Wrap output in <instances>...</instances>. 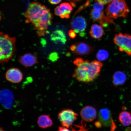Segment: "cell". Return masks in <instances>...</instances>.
Returning a JSON list of instances; mask_svg holds the SVG:
<instances>
[{"label":"cell","instance_id":"cell-30","mask_svg":"<svg viewBox=\"0 0 131 131\" xmlns=\"http://www.w3.org/2000/svg\"><path fill=\"white\" fill-rule=\"evenodd\" d=\"M1 131H5L4 130H3V129L2 128H1Z\"/></svg>","mask_w":131,"mask_h":131},{"label":"cell","instance_id":"cell-10","mask_svg":"<svg viewBox=\"0 0 131 131\" xmlns=\"http://www.w3.org/2000/svg\"><path fill=\"white\" fill-rule=\"evenodd\" d=\"M70 50L77 55H86L93 51L92 47L88 44L82 42H78L70 47Z\"/></svg>","mask_w":131,"mask_h":131},{"label":"cell","instance_id":"cell-11","mask_svg":"<svg viewBox=\"0 0 131 131\" xmlns=\"http://www.w3.org/2000/svg\"><path fill=\"white\" fill-rule=\"evenodd\" d=\"M80 115L83 120L87 122L94 121L97 117V112L94 107L91 106H86L82 109Z\"/></svg>","mask_w":131,"mask_h":131},{"label":"cell","instance_id":"cell-24","mask_svg":"<svg viewBox=\"0 0 131 131\" xmlns=\"http://www.w3.org/2000/svg\"><path fill=\"white\" fill-rule=\"evenodd\" d=\"M62 0H49L50 4L53 5H56L59 4Z\"/></svg>","mask_w":131,"mask_h":131},{"label":"cell","instance_id":"cell-3","mask_svg":"<svg viewBox=\"0 0 131 131\" xmlns=\"http://www.w3.org/2000/svg\"><path fill=\"white\" fill-rule=\"evenodd\" d=\"M15 38L9 36L7 34L1 32L0 37V61L1 63H6L12 58L15 53Z\"/></svg>","mask_w":131,"mask_h":131},{"label":"cell","instance_id":"cell-23","mask_svg":"<svg viewBox=\"0 0 131 131\" xmlns=\"http://www.w3.org/2000/svg\"><path fill=\"white\" fill-rule=\"evenodd\" d=\"M68 34L70 37L72 39H74L76 37V33L73 29L70 30Z\"/></svg>","mask_w":131,"mask_h":131},{"label":"cell","instance_id":"cell-29","mask_svg":"<svg viewBox=\"0 0 131 131\" xmlns=\"http://www.w3.org/2000/svg\"><path fill=\"white\" fill-rule=\"evenodd\" d=\"M125 131H131V127L127 128L126 129Z\"/></svg>","mask_w":131,"mask_h":131},{"label":"cell","instance_id":"cell-15","mask_svg":"<svg viewBox=\"0 0 131 131\" xmlns=\"http://www.w3.org/2000/svg\"><path fill=\"white\" fill-rule=\"evenodd\" d=\"M37 123L39 127L43 129L50 127L53 124L51 119L47 115H42L39 116L38 118Z\"/></svg>","mask_w":131,"mask_h":131},{"label":"cell","instance_id":"cell-12","mask_svg":"<svg viewBox=\"0 0 131 131\" xmlns=\"http://www.w3.org/2000/svg\"><path fill=\"white\" fill-rule=\"evenodd\" d=\"M72 5L68 3H64L60 4L55 8V15L60 16L62 18L68 19L73 10Z\"/></svg>","mask_w":131,"mask_h":131},{"label":"cell","instance_id":"cell-19","mask_svg":"<svg viewBox=\"0 0 131 131\" xmlns=\"http://www.w3.org/2000/svg\"><path fill=\"white\" fill-rule=\"evenodd\" d=\"M51 39L54 41H61L63 43L66 42V37L63 32L61 30H57L54 32L51 35Z\"/></svg>","mask_w":131,"mask_h":131},{"label":"cell","instance_id":"cell-18","mask_svg":"<svg viewBox=\"0 0 131 131\" xmlns=\"http://www.w3.org/2000/svg\"><path fill=\"white\" fill-rule=\"evenodd\" d=\"M118 119L119 122L124 126H127L131 124V114L128 111H124L121 112Z\"/></svg>","mask_w":131,"mask_h":131},{"label":"cell","instance_id":"cell-25","mask_svg":"<svg viewBox=\"0 0 131 131\" xmlns=\"http://www.w3.org/2000/svg\"><path fill=\"white\" fill-rule=\"evenodd\" d=\"M94 125L95 126L98 128H100L102 127V124L99 121H96L94 123Z\"/></svg>","mask_w":131,"mask_h":131},{"label":"cell","instance_id":"cell-14","mask_svg":"<svg viewBox=\"0 0 131 131\" xmlns=\"http://www.w3.org/2000/svg\"><path fill=\"white\" fill-rule=\"evenodd\" d=\"M19 61L25 67H30L37 63V58L32 53L25 54L19 58Z\"/></svg>","mask_w":131,"mask_h":131},{"label":"cell","instance_id":"cell-7","mask_svg":"<svg viewBox=\"0 0 131 131\" xmlns=\"http://www.w3.org/2000/svg\"><path fill=\"white\" fill-rule=\"evenodd\" d=\"M87 23L86 19L82 16H77L72 19L70 22V27L76 33L79 34L81 37L85 35Z\"/></svg>","mask_w":131,"mask_h":131},{"label":"cell","instance_id":"cell-27","mask_svg":"<svg viewBox=\"0 0 131 131\" xmlns=\"http://www.w3.org/2000/svg\"><path fill=\"white\" fill-rule=\"evenodd\" d=\"M68 1L70 2L72 6H75V3L76 2L79 1H81V0H68Z\"/></svg>","mask_w":131,"mask_h":131},{"label":"cell","instance_id":"cell-6","mask_svg":"<svg viewBox=\"0 0 131 131\" xmlns=\"http://www.w3.org/2000/svg\"><path fill=\"white\" fill-rule=\"evenodd\" d=\"M78 114L71 109L63 110L59 113L58 117L62 126L67 128L71 127L77 119Z\"/></svg>","mask_w":131,"mask_h":131},{"label":"cell","instance_id":"cell-26","mask_svg":"<svg viewBox=\"0 0 131 131\" xmlns=\"http://www.w3.org/2000/svg\"><path fill=\"white\" fill-rule=\"evenodd\" d=\"M58 131H70L67 128L63 127H59Z\"/></svg>","mask_w":131,"mask_h":131},{"label":"cell","instance_id":"cell-1","mask_svg":"<svg viewBox=\"0 0 131 131\" xmlns=\"http://www.w3.org/2000/svg\"><path fill=\"white\" fill-rule=\"evenodd\" d=\"M27 23H31L38 36L42 37L47 33L51 25L53 16L50 9L38 2L30 3L25 14Z\"/></svg>","mask_w":131,"mask_h":131},{"label":"cell","instance_id":"cell-17","mask_svg":"<svg viewBox=\"0 0 131 131\" xmlns=\"http://www.w3.org/2000/svg\"><path fill=\"white\" fill-rule=\"evenodd\" d=\"M104 33L102 26L96 24L92 25L90 31V34L91 37L96 39L101 38L104 35Z\"/></svg>","mask_w":131,"mask_h":131},{"label":"cell","instance_id":"cell-22","mask_svg":"<svg viewBox=\"0 0 131 131\" xmlns=\"http://www.w3.org/2000/svg\"><path fill=\"white\" fill-rule=\"evenodd\" d=\"M93 9L98 11H102L104 8V4L101 3L96 2L93 5Z\"/></svg>","mask_w":131,"mask_h":131},{"label":"cell","instance_id":"cell-8","mask_svg":"<svg viewBox=\"0 0 131 131\" xmlns=\"http://www.w3.org/2000/svg\"><path fill=\"white\" fill-rule=\"evenodd\" d=\"M98 118L102 125L106 127H111V131L114 130L116 127L109 110L106 108L101 109L98 113Z\"/></svg>","mask_w":131,"mask_h":131},{"label":"cell","instance_id":"cell-2","mask_svg":"<svg viewBox=\"0 0 131 131\" xmlns=\"http://www.w3.org/2000/svg\"><path fill=\"white\" fill-rule=\"evenodd\" d=\"M73 63L77 68L73 77L79 81L89 83L94 81L99 76L103 64L100 61L94 60L90 62L81 57L75 59Z\"/></svg>","mask_w":131,"mask_h":131},{"label":"cell","instance_id":"cell-5","mask_svg":"<svg viewBox=\"0 0 131 131\" xmlns=\"http://www.w3.org/2000/svg\"><path fill=\"white\" fill-rule=\"evenodd\" d=\"M114 42L118 47L119 50L131 56V35L120 33L116 34Z\"/></svg>","mask_w":131,"mask_h":131},{"label":"cell","instance_id":"cell-21","mask_svg":"<svg viewBox=\"0 0 131 131\" xmlns=\"http://www.w3.org/2000/svg\"><path fill=\"white\" fill-rule=\"evenodd\" d=\"M75 126L76 129L71 127L72 131H89V129L86 128V124L83 120L82 121L81 125Z\"/></svg>","mask_w":131,"mask_h":131},{"label":"cell","instance_id":"cell-28","mask_svg":"<svg viewBox=\"0 0 131 131\" xmlns=\"http://www.w3.org/2000/svg\"><path fill=\"white\" fill-rule=\"evenodd\" d=\"M100 1L103 4H109V3H110L113 0H100Z\"/></svg>","mask_w":131,"mask_h":131},{"label":"cell","instance_id":"cell-16","mask_svg":"<svg viewBox=\"0 0 131 131\" xmlns=\"http://www.w3.org/2000/svg\"><path fill=\"white\" fill-rule=\"evenodd\" d=\"M127 80L126 75L122 71H116L113 77L112 82L116 86L122 85Z\"/></svg>","mask_w":131,"mask_h":131},{"label":"cell","instance_id":"cell-9","mask_svg":"<svg viewBox=\"0 0 131 131\" xmlns=\"http://www.w3.org/2000/svg\"><path fill=\"white\" fill-rule=\"evenodd\" d=\"M90 16L93 20L99 22L102 27H106L109 24H114L112 18L105 15L102 11H98L92 9L90 13Z\"/></svg>","mask_w":131,"mask_h":131},{"label":"cell","instance_id":"cell-4","mask_svg":"<svg viewBox=\"0 0 131 131\" xmlns=\"http://www.w3.org/2000/svg\"><path fill=\"white\" fill-rule=\"evenodd\" d=\"M106 15L111 18L127 17L130 9L124 0H113L105 10Z\"/></svg>","mask_w":131,"mask_h":131},{"label":"cell","instance_id":"cell-20","mask_svg":"<svg viewBox=\"0 0 131 131\" xmlns=\"http://www.w3.org/2000/svg\"><path fill=\"white\" fill-rule=\"evenodd\" d=\"M96 56L99 61H104L108 57L109 54L106 50H101L98 52Z\"/></svg>","mask_w":131,"mask_h":131},{"label":"cell","instance_id":"cell-13","mask_svg":"<svg viewBox=\"0 0 131 131\" xmlns=\"http://www.w3.org/2000/svg\"><path fill=\"white\" fill-rule=\"evenodd\" d=\"M6 78L7 81L11 83H18L22 81L23 75L18 69L13 68L9 69L6 72Z\"/></svg>","mask_w":131,"mask_h":131}]
</instances>
